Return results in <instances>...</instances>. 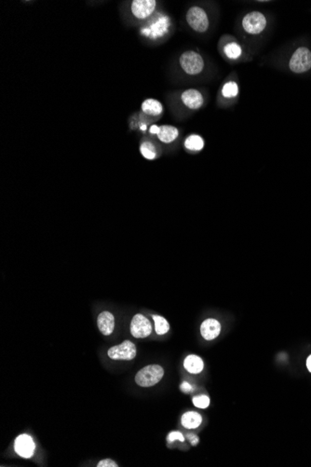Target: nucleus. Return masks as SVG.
Returning a JSON list of instances; mask_svg holds the SVG:
<instances>
[{
	"mask_svg": "<svg viewBox=\"0 0 311 467\" xmlns=\"http://www.w3.org/2000/svg\"><path fill=\"white\" fill-rule=\"evenodd\" d=\"M164 369L158 364H150L139 370L135 376V382L141 387H151L163 378Z\"/></svg>",
	"mask_w": 311,
	"mask_h": 467,
	"instance_id": "1",
	"label": "nucleus"
},
{
	"mask_svg": "<svg viewBox=\"0 0 311 467\" xmlns=\"http://www.w3.org/2000/svg\"><path fill=\"white\" fill-rule=\"evenodd\" d=\"M155 0H134L131 4L132 15L139 20H145L155 11Z\"/></svg>",
	"mask_w": 311,
	"mask_h": 467,
	"instance_id": "8",
	"label": "nucleus"
},
{
	"mask_svg": "<svg viewBox=\"0 0 311 467\" xmlns=\"http://www.w3.org/2000/svg\"><path fill=\"white\" fill-rule=\"evenodd\" d=\"M97 324L100 332L104 336L111 335L115 328V317L107 311L101 312L97 319Z\"/></svg>",
	"mask_w": 311,
	"mask_h": 467,
	"instance_id": "12",
	"label": "nucleus"
},
{
	"mask_svg": "<svg viewBox=\"0 0 311 467\" xmlns=\"http://www.w3.org/2000/svg\"><path fill=\"white\" fill-rule=\"evenodd\" d=\"M181 99L183 104L190 109H200L204 103V98L202 93L195 89H188L183 92Z\"/></svg>",
	"mask_w": 311,
	"mask_h": 467,
	"instance_id": "10",
	"label": "nucleus"
},
{
	"mask_svg": "<svg viewBox=\"0 0 311 467\" xmlns=\"http://www.w3.org/2000/svg\"><path fill=\"white\" fill-rule=\"evenodd\" d=\"M98 467H118L117 463H115L113 460L104 459L102 460L101 462L98 463L97 465Z\"/></svg>",
	"mask_w": 311,
	"mask_h": 467,
	"instance_id": "24",
	"label": "nucleus"
},
{
	"mask_svg": "<svg viewBox=\"0 0 311 467\" xmlns=\"http://www.w3.org/2000/svg\"><path fill=\"white\" fill-rule=\"evenodd\" d=\"M307 367H308L309 371L311 373V355L307 359Z\"/></svg>",
	"mask_w": 311,
	"mask_h": 467,
	"instance_id": "28",
	"label": "nucleus"
},
{
	"mask_svg": "<svg viewBox=\"0 0 311 467\" xmlns=\"http://www.w3.org/2000/svg\"><path fill=\"white\" fill-rule=\"evenodd\" d=\"M142 111L148 116L158 117L163 113L164 107L158 100L148 98L142 104Z\"/></svg>",
	"mask_w": 311,
	"mask_h": 467,
	"instance_id": "13",
	"label": "nucleus"
},
{
	"mask_svg": "<svg viewBox=\"0 0 311 467\" xmlns=\"http://www.w3.org/2000/svg\"><path fill=\"white\" fill-rule=\"evenodd\" d=\"M186 20L188 25L198 33H205L209 28V18L201 7L193 6L187 10Z\"/></svg>",
	"mask_w": 311,
	"mask_h": 467,
	"instance_id": "3",
	"label": "nucleus"
},
{
	"mask_svg": "<svg viewBox=\"0 0 311 467\" xmlns=\"http://www.w3.org/2000/svg\"><path fill=\"white\" fill-rule=\"evenodd\" d=\"M181 390L183 392H190L192 390V387L187 383V382H183V384L181 385Z\"/></svg>",
	"mask_w": 311,
	"mask_h": 467,
	"instance_id": "26",
	"label": "nucleus"
},
{
	"mask_svg": "<svg viewBox=\"0 0 311 467\" xmlns=\"http://www.w3.org/2000/svg\"><path fill=\"white\" fill-rule=\"evenodd\" d=\"M156 135L161 142L170 144L177 139L179 135V130L176 127L171 125H162L159 126V130Z\"/></svg>",
	"mask_w": 311,
	"mask_h": 467,
	"instance_id": "14",
	"label": "nucleus"
},
{
	"mask_svg": "<svg viewBox=\"0 0 311 467\" xmlns=\"http://www.w3.org/2000/svg\"><path fill=\"white\" fill-rule=\"evenodd\" d=\"M289 67L296 74L309 71L311 68V52L306 47L298 48L292 56Z\"/></svg>",
	"mask_w": 311,
	"mask_h": 467,
	"instance_id": "4",
	"label": "nucleus"
},
{
	"mask_svg": "<svg viewBox=\"0 0 311 467\" xmlns=\"http://www.w3.org/2000/svg\"><path fill=\"white\" fill-rule=\"evenodd\" d=\"M152 332V325L143 314H135L131 322V333L136 339L147 338Z\"/></svg>",
	"mask_w": 311,
	"mask_h": 467,
	"instance_id": "7",
	"label": "nucleus"
},
{
	"mask_svg": "<svg viewBox=\"0 0 311 467\" xmlns=\"http://www.w3.org/2000/svg\"><path fill=\"white\" fill-rule=\"evenodd\" d=\"M224 52H225L226 55L229 59H232V60L238 59L242 53L241 46L236 42H230V43L226 44L225 48H224Z\"/></svg>",
	"mask_w": 311,
	"mask_h": 467,
	"instance_id": "20",
	"label": "nucleus"
},
{
	"mask_svg": "<svg viewBox=\"0 0 311 467\" xmlns=\"http://www.w3.org/2000/svg\"><path fill=\"white\" fill-rule=\"evenodd\" d=\"M221 331V325L216 319H206L201 326V333L206 341L216 339Z\"/></svg>",
	"mask_w": 311,
	"mask_h": 467,
	"instance_id": "11",
	"label": "nucleus"
},
{
	"mask_svg": "<svg viewBox=\"0 0 311 467\" xmlns=\"http://www.w3.org/2000/svg\"><path fill=\"white\" fill-rule=\"evenodd\" d=\"M185 148L191 151H201L204 148V140L198 135H189L185 141Z\"/></svg>",
	"mask_w": 311,
	"mask_h": 467,
	"instance_id": "17",
	"label": "nucleus"
},
{
	"mask_svg": "<svg viewBox=\"0 0 311 467\" xmlns=\"http://www.w3.org/2000/svg\"><path fill=\"white\" fill-rule=\"evenodd\" d=\"M158 130H159V127L156 126V125H152V126L150 127V129H149V132H150L151 134H153V135H155V134L156 135H157Z\"/></svg>",
	"mask_w": 311,
	"mask_h": 467,
	"instance_id": "27",
	"label": "nucleus"
},
{
	"mask_svg": "<svg viewBox=\"0 0 311 467\" xmlns=\"http://www.w3.org/2000/svg\"><path fill=\"white\" fill-rule=\"evenodd\" d=\"M167 440L169 442H173L174 440H180L182 442L185 441V437L184 436L180 433V432H171L169 435H168V438Z\"/></svg>",
	"mask_w": 311,
	"mask_h": 467,
	"instance_id": "23",
	"label": "nucleus"
},
{
	"mask_svg": "<svg viewBox=\"0 0 311 467\" xmlns=\"http://www.w3.org/2000/svg\"><path fill=\"white\" fill-rule=\"evenodd\" d=\"M35 443L31 436L28 435H21L16 438L14 449L18 455L23 458H30L35 452Z\"/></svg>",
	"mask_w": 311,
	"mask_h": 467,
	"instance_id": "9",
	"label": "nucleus"
},
{
	"mask_svg": "<svg viewBox=\"0 0 311 467\" xmlns=\"http://www.w3.org/2000/svg\"><path fill=\"white\" fill-rule=\"evenodd\" d=\"M108 357L113 360H132L136 357V347L132 341H124L121 344L109 349Z\"/></svg>",
	"mask_w": 311,
	"mask_h": 467,
	"instance_id": "6",
	"label": "nucleus"
},
{
	"mask_svg": "<svg viewBox=\"0 0 311 467\" xmlns=\"http://www.w3.org/2000/svg\"><path fill=\"white\" fill-rule=\"evenodd\" d=\"M222 95L225 98H234L239 95V86L235 81L226 82L222 89Z\"/></svg>",
	"mask_w": 311,
	"mask_h": 467,
	"instance_id": "21",
	"label": "nucleus"
},
{
	"mask_svg": "<svg viewBox=\"0 0 311 467\" xmlns=\"http://www.w3.org/2000/svg\"><path fill=\"white\" fill-rule=\"evenodd\" d=\"M179 63L182 69L190 76L199 75L204 68L203 56L194 51L185 52L180 56Z\"/></svg>",
	"mask_w": 311,
	"mask_h": 467,
	"instance_id": "2",
	"label": "nucleus"
},
{
	"mask_svg": "<svg viewBox=\"0 0 311 467\" xmlns=\"http://www.w3.org/2000/svg\"><path fill=\"white\" fill-rule=\"evenodd\" d=\"M184 366L188 372L191 374H199L203 371L204 364L201 357L195 355H190L185 359Z\"/></svg>",
	"mask_w": 311,
	"mask_h": 467,
	"instance_id": "15",
	"label": "nucleus"
},
{
	"mask_svg": "<svg viewBox=\"0 0 311 467\" xmlns=\"http://www.w3.org/2000/svg\"><path fill=\"white\" fill-rule=\"evenodd\" d=\"M152 318L155 322L156 332L157 335H164L170 330V325L164 317L153 315Z\"/></svg>",
	"mask_w": 311,
	"mask_h": 467,
	"instance_id": "19",
	"label": "nucleus"
},
{
	"mask_svg": "<svg viewBox=\"0 0 311 467\" xmlns=\"http://www.w3.org/2000/svg\"><path fill=\"white\" fill-rule=\"evenodd\" d=\"M203 422V417L200 413L189 412L182 416V425L187 429L199 427Z\"/></svg>",
	"mask_w": 311,
	"mask_h": 467,
	"instance_id": "16",
	"label": "nucleus"
},
{
	"mask_svg": "<svg viewBox=\"0 0 311 467\" xmlns=\"http://www.w3.org/2000/svg\"><path fill=\"white\" fill-rule=\"evenodd\" d=\"M187 438L189 439V441H190V443L192 446H197V444L199 443V441H200L199 437L196 435H193V434H188Z\"/></svg>",
	"mask_w": 311,
	"mask_h": 467,
	"instance_id": "25",
	"label": "nucleus"
},
{
	"mask_svg": "<svg viewBox=\"0 0 311 467\" xmlns=\"http://www.w3.org/2000/svg\"><path fill=\"white\" fill-rule=\"evenodd\" d=\"M193 404L200 409H206L210 405V398L207 396H195Z\"/></svg>",
	"mask_w": 311,
	"mask_h": 467,
	"instance_id": "22",
	"label": "nucleus"
},
{
	"mask_svg": "<svg viewBox=\"0 0 311 467\" xmlns=\"http://www.w3.org/2000/svg\"><path fill=\"white\" fill-rule=\"evenodd\" d=\"M140 152L141 154L147 159L152 160V159H155L156 157V149L155 145L149 141L142 143L140 146Z\"/></svg>",
	"mask_w": 311,
	"mask_h": 467,
	"instance_id": "18",
	"label": "nucleus"
},
{
	"mask_svg": "<svg viewBox=\"0 0 311 467\" xmlns=\"http://www.w3.org/2000/svg\"><path fill=\"white\" fill-rule=\"evenodd\" d=\"M266 18L260 11H251L242 19V27L251 35H258L264 31Z\"/></svg>",
	"mask_w": 311,
	"mask_h": 467,
	"instance_id": "5",
	"label": "nucleus"
}]
</instances>
